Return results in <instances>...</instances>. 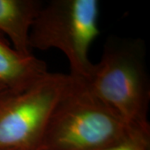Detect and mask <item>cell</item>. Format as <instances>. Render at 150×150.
<instances>
[{"mask_svg":"<svg viewBox=\"0 0 150 150\" xmlns=\"http://www.w3.org/2000/svg\"><path fill=\"white\" fill-rule=\"evenodd\" d=\"M138 133L142 132L130 128L92 93L84 79L69 74L40 150H101Z\"/></svg>","mask_w":150,"mask_h":150,"instance_id":"1","label":"cell"},{"mask_svg":"<svg viewBox=\"0 0 150 150\" xmlns=\"http://www.w3.org/2000/svg\"><path fill=\"white\" fill-rule=\"evenodd\" d=\"M144 43L109 38L86 79L92 93L136 131L150 134V82Z\"/></svg>","mask_w":150,"mask_h":150,"instance_id":"2","label":"cell"},{"mask_svg":"<svg viewBox=\"0 0 150 150\" xmlns=\"http://www.w3.org/2000/svg\"><path fill=\"white\" fill-rule=\"evenodd\" d=\"M97 0H52L42 5L29 31L30 49L55 48L66 56L70 74L86 79L93 63L89 48L99 34Z\"/></svg>","mask_w":150,"mask_h":150,"instance_id":"3","label":"cell"},{"mask_svg":"<svg viewBox=\"0 0 150 150\" xmlns=\"http://www.w3.org/2000/svg\"><path fill=\"white\" fill-rule=\"evenodd\" d=\"M69 74L48 72L28 85L0 92V150H40Z\"/></svg>","mask_w":150,"mask_h":150,"instance_id":"4","label":"cell"},{"mask_svg":"<svg viewBox=\"0 0 150 150\" xmlns=\"http://www.w3.org/2000/svg\"><path fill=\"white\" fill-rule=\"evenodd\" d=\"M48 73L46 63L33 54L25 55L13 47L0 32V85L19 88Z\"/></svg>","mask_w":150,"mask_h":150,"instance_id":"5","label":"cell"},{"mask_svg":"<svg viewBox=\"0 0 150 150\" xmlns=\"http://www.w3.org/2000/svg\"><path fill=\"white\" fill-rule=\"evenodd\" d=\"M42 5L37 0H0V32L8 37L13 47L21 54H32L29 31Z\"/></svg>","mask_w":150,"mask_h":150,"instance_id":"6","label":"cell"},{"mask_svg":"<svg viewBox=\"0 0 150 150\" xmlns=\"http://www.w3.org/2000/svg\"><path fill=\"white\" fill-rule=\"evenodd\" d=\"M150 134L138 133L127 139L101 150H149Z\"/></svg>","mask_w":150,"mask_h":150,"instance_id":"7","label":"cell"},{"mask_svg":"<svg viewBox=\"0 0 150 150\" xmlns=\"http://www.w3.org/2000/svg\"><path fill=\"white\" fill-rule=\"evenodd\" d=\"M6 88H4V86H2V85H0V92L2 91V90H4V89H5Z\"/></svg>","mask_w":150,"mask_h":150,"instance_id":"8","label":"cell"},{"mask_svg":"<svg viewBox=\"0 0 150 150\" xmlns=\"http://www.w3.org/2000/svg\"><path fill=\"white\" fill-rule=\"evenodd\" d=\"M8 150H12V149H8Z\"/></svg>","mask_w":150,"mask_h":150,"instance_id":"9","label":"cell"}]
</instances>
